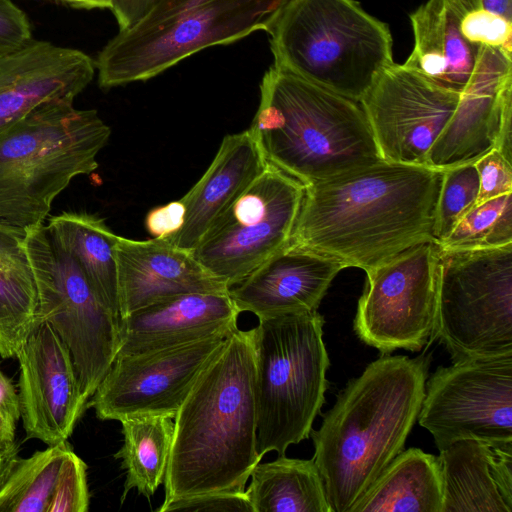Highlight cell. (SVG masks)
<instances>
[{
  "instance_id": "9a60e30c",
  "label": "cell",
  "mask_w": 512,
  "mask_h": 512,
  "mask_svg": "<svg viewBox=\"0 0 512 512\" xmlns=\"http://www.w3.org/2000/svg\"><path fill=\"white\" fill-rule=\"evenodd\" d=\"M459 93L393 63L360 104L383 160L427 165V154L456 109Z\"/></svg>"
},
{
  "instance_id": "cb8c5ba5",
  "label": "cell",
  "mask_w": 512,
  "mask_h": 512,
  "mask_svg": "<svg viewBox=\"0 0 512 512\" xmlns=\"http://www.w3.org/2000/svg\"><path fill=\"white\" fill-rule=\"evenodd\" d=\"M476 0H428L409 15L413 49L403 63L434 84L461 93L474 70L479 46L461 33L464 13Z\"/></svg>"
},
{
  "instance_id": "f546056e",
  "label": "cell",
  "mask_w": 512,
  "mask_h": 512,
  "mask_svg": "<svg viewBox=\"0 0 512 512\" xmlns=\"http://www.w3.org/2000/svg\"><path fill=\"white\" fill-rule=\"evenodd\" d=\"M71 448L64 441L19 458L0 489V512H48L62 462Z\"/></svg>"
},
{
  "instance_id": "2e32d148",
  "label": "cell",
  "mask_w": 512,
  "mask_h": 512,
  "mask_svg": "<svg viewBox=\"0 0 512 512\" xmlns=\"http://www.w3.org/2000/svg\"><path fill=\"white\" fill-rule=\"evenodd\" d=\"M512 53L480 45L454 114L427 154V165L474 163L492 149L512 162Z\"/></svg>"
},
{
  "instance_id": "ee69618b",
  "label": "cell",
  "mask_w": 512,
  "mask_h": 512,
  "mask_svg": "<svg viewBox=\"0 0 512 512\" xmlns=\"http://www.w3.org/2000/svg\"><path fill=\"white\" fill-rule=\"evenodd\" d=\"M52 1L62 3V0H52Z\"/></svg>"
},
{
  "instance_id": "d6986e66",
  "label": "cell",
  "mask_w": 512,
  "mask_h": 512,
  "mask_svg": "<svg viewBox=\"0 0 512 512\" xmlns=\"http://www.w3.org/2000/svg\"><path fill=\"white\" fill-rule=\"evenodd\" d=\"M119 318L155 302L187 293H228L192 251L166 239L118 236L115 247Z\"/></svg>"
},
{
  "instance_id": "4316f807",
  "label": "cell",
  "mask_w": 512,
  "mask_h": 512,
  "mask_svg": "<svg viewBox=\"0 0 512 512\" xmlns=\"http://www.w3.org/2000/svg\"><path fill=\"white\" fill-rule=\"evenodd\" d=\"M48 220L52 238L74 258L102 304L119 318L114 252L118 235L94 214L63 212Z\"/></svg>"
},
{
  "instance_id": "30bf717a",
  "label": "cell",
  "mask_w": 512,
  "mask_h": 512,
  "mask_svg": "<svg viewBox=\"0 0 512 512\" xmlns=\"http://www.w3.org/2000/svg\"><path fill=\"white\" fill-rule=\"evenodd\" d=\"M25 246L37 288L35 319L47 322L67 346L89 399L116 358L119 318L45 225L25 229Z\"/></svg>"
},
{
  "instance_id": "83f0119b",
  "label": "cell",
  "mask_w": 512,
  "mask_h": 512,
  "mask_svg": "<svg viewBox=\"0 0 512 512\" xmlns=\"http://www.w3.org/2000/svg\"><path fill=\"white\" fill-rule=\"evenodd\" d=\"M244 490L253 512H331L323 480L312 459L258 463Z\"/></svg>"
},
{
  "instance_id": "5b68a950",
  "label": "cell",
  "mask_w": 512,
  "mask_h": 512,
  "mask_svg": "<svg viewBox=\"0 0 512 512\" xmlns=\"http://www.w3.org/2000/svg\"><path fill=\"white\" fill-rule=\"evenodd\" d=\"M110 127L94 109L72 101L44 103L0 133V221L43 224L54 199L97 167Z\"/></svg>"
},
{
  "instance_id": "ffe728a7",
  "label": "cell",
  "mask_w": 512,
  "mask_h": 512,
  "mask_svg": "<svg viewBox=\"0 0 512 512\" xmlns=\"http://www.w3.org/2000/svg\"><path fill=\"white\" fill-rule=\"evenodd\" d=\"M240 311L228 293H187L119 318L117 355L182 345L238 329ZM116 355V356H117Z\"/></svg>"
},
{
  "instance_id": "4fadbf2b",
  "label": "cell",
  "mask_w": 512,
  "mask_h": 512,
  "mask_svg": "<svg viewBox=\"0 0 512 512\" xmlns=\"http://www.w3.org/2000/svg\"><path fill=\"white\" fill-rule=\"evenodd\" d=\"M417 420L438 450L465 438L512 442V353L439 367L426 380Z\"/></svg>"
},
{
  "instance_id": "277c9868",
  "label": "cell",
  "mask_w": 512,
  "mask_h": 512,
  "mask_svg": "<svg viewBox=\"0 0 512 512\" xmlns=\"http://www.w3.org/2000/svg\"><path fill=\"white\" fill-rule=\"evenodd\" d=\"M266 160L304 185L381 160L360 104L271 65L248 128Z\"/></svg>"
},
{
  "instance_id": "484cf974",
  "label": "cell",
  "mask_w": 512,
  "mask_h": 512,
  "mask_svg": "<svg viewBox=\"0 0 512 512\" xmlns=\"http://www.w3.org/2000/svg\"><path fill=\"white\" fill-rule=\"evenodd\" d=\"M37 288L25 230L0 221V356L16 357L34 324Z\"/></svg>"
},
{
  "instance_id": "3957f363",
  "label": "cell",
  "mask_w": 512,
  "mask_h": 512,
  "mask_svg": "<svg viewBox=\"0 0 512 512\" xmlns=\"http://www.w3.org/2000/svg\"><path fill=\"white\" fill-rule=\"evenodd\" d=\"M424 356H382L338 393L311 430L314 461L331 512H350L403 450L425 393Z\"/></svg>"
},
{
  "instance_id": "74e56055",
  "label": "cell",
  "mask_w": 512,
  "mask_h": 512,
  "mask_svg": "<svg viewBox=\"0 0 512 512\" xmlns=\"http://www.w3.org/2000/svg\"><path fill=\"white\" fill-rule=\"evenodd\" d=\"M20 418L18 392L12 380L1 369L0 363V454L18 447L15 438Z\"/></svg>"
},
{
  "instance_id": "ba28073f",
  "label": "cell",
  "mask_w": 512,
  "mask_h": 512,
  "mask_svg": "<svg viewBox=\"0 0 512 512\" xmlns=\"http://www.w3.org/2000/svg\"><path fill=\"white\" fill-rule=\"evenodd\" d=\"M324 318L291 312L258 318L253 329L257 450L285 455L309 438L325 402L330 362L323 341Z\"/></svg>"
},
{
  "instance_id": "603a6c76",
  "label": "cell",
  "mask_w": 512,
  "mask_h": 512,
  "mask_svg": "<svg viewBox=\"0 0 512 512\" xmlns=\"http://www.w3.org/2000/svg\"><path fill=\"white\" fill-rule=\"evenodd\" d=\"M439 452L442 512H512V442L465 438Z\"/></svg>"
},
{
  "instance_id": "d4e9b609",
  "label": "cell",
  "mask_w": 512,
  "mask_h": 512,
  "mask_svg": "<svg viewBox=\"0 0 512 512\" xmlns=\"http://www.w3.org/2000/svg\"><path fill=\"white\" fill-rule=\"evenodd\" d=\"M438 457L419 448L402 450L350 512H442Z\"/></svg>"
},
{
  "instance_id": "f1b7e54d",
  "label": "cell",
  "mask_w": 512,
  "mask_h": 512,
  "mask_svg": "<svg viewBox=\"0 0 512 512\" xmlns=\"http://www.w3.org/2000/svg\"><path fill=\"white\" fill-rule=\"evenodd\" d=\"M172 417L163 414H142L120 420L123 446L114 455L121 459L126 481L121 502L128 492L150 498L164 483L174 435Z\"/></svg>"
},
{
  "instance_id": "60d3db41",
  "label": "cell",
  "mask_w": 512,
  "mask_h": 512,
  "mask_svg": "<svg viewBox=\"0 0 512 512\" xmlns=\"http://www.w3.org/2000/svg\"><path fill=\"white\" fill-rule=\"evenodd\" d=\"M477 8L498 14L512 21V0H476Z\"/></svg>"
},
{
  "instance_id": "7402d4cb",
  "label": "cell",
  "mask_w": 512,
  "mask_h": 512,
  "mask_svg": "<svg viewBox=\"0 0 512 512\" xmlns=\"http://www.w3.org/2000/svg\"><path fill=\"white\" fill-rule=\"evenodd\" d=\"M267 163L258 140L249 129L225 136L206 172L181 198L185 205L182 228L166 240L193 251Z\"/></svg>"
},
{
  "instance_id": "ab89813d",
  "label": "cell",
  "mask_w": 512,
  "mask_h": 512,
  "mask_svg": "<svg viewBox=\"0 0 512 512\" xmlns=\"http://www.w3.org/2000/svg\"><path fill=\"white\" fill-rule=\"evenodd\" d=\"M159 0H112V11L119 30H125L142 19Z\"/></svg>"
},
{
  "instance_id": "5bb4252c",
  "label": "cell",
  "mask_w": 512,
  "mask_h": 512,
  "mask_svg": "<svg viewBox=\"0 0 512 512\" xmlns=\"http://www.w3.org/2000/svg\"><path fill=\"white\" fill-rule=\"evenodd\" d=\"M228 335L117 355L89 403L100 420L163 414L174 419L193 383Z\"/></svg>"
},
{
  "instance_id": "836d02e7",
  "label": "cell",
  "mask_w": 512,
  "mask_h": 512,
  "mask_svg": "<svg viewBox=\"0 0 512 512\" xmlns=\"http://www.w3.org/2000/svg\"><path fill=\"white\" fill-rule=\"evenodd\" d=\"M460 30L470 43L499 48L512 53V21L484 10L473 8L464 13Z\"/></svg>"
},
{
  "instance_id": "e575fe53",
  "label": "cell",
  "mask_w": 512,
  "mask_h": 512,
  "mask_svg": "<svg viewBox=\"0 0 512 512\" xmlns=\"http://www.w3.org/2000/svg\"><path fill=\"white\" fill-rule=\"evenodd\" d=\"M159 512H253L245 491L204 493L163 503Z\"/></svg>"
},
{
  "instance_id": "ac0fdd59",
  "label": "cell",
  "mask_w": 512,
  "mask_h": 512,
  "mask_svg": "<svg viewBox=\"0 0 512 512\" xmlns=\"http://www.w3.org/2000/svg\"><path fill=\"white\" fill-rule=\"evenodd\" d=\"M95 71L86 53L47 41L0 53V133L44 103L73 102Z\"/></svg>"
},
{
  "instance_id": "7a4b0ae2",
  "label": "cell",
  "mask_w": 512,
  "mask_h": 512,
  "mask_svg": "<svg viewBox=\"0 0 512 512\" xmlns=\"http://www.w3.org/2000/svg\"><path fill=\"white\" fill-rule=\"evenodd\" d=\"M253 329H236L202 369L174 417L163 503L245 490L257 450Z\"/></svg>"
},
{
  "instance_id": "8fae6325",
  "label": "cell",
  "mask_w": 512,
  "mask_h": 512,
  "mask_svg": "<svg viewBox=\"0 0 512 512\" xmlns=\"http://www.w3.org/2000/svg\"><path fill=\"white\" fill-rule=\"evenodd\" d=\"M305 186L271 163L216 220L195 258L229 288L285 248Z\"/></svg>"
},
{
  "instance_id": "b9f144b4",
  "label": "cell",
  "mask_w": 512,
  "mask_h": 512,
  "mask_svg": "<svg viewBox=\"0 0 512 512\" xmlns=\"http://www.w3.org/2000/svg\"><path fill=\"white\" fill-rule=\"evenodd\" d=\"M18 452V447H16L10 452L0 454V489L8 479L20 458Z\"/></svg>"
},
{
  "instance_id": "9c48e42d",
  "label": "cell",
  "mask_w": 512,
  "mask_h": 512,
  "mask_svg": "<svg viewBox=\"0 0 512 512\" xmlns=\"http://www.w3.org/2000/svg\"><path fill=\"white\" fill-rule=\"evenodd\" d=\"M452 362L512 353V243L439 246L434 333Z\"/></svg>"
},
{
  "instance_id": "d6a6232c",
  "label": "cell",
  "mask_w": 512,
  "mask_h": 512,
  "mask_svg": "<svg viewBox=\"0 0 512 512\" xmlns=\"http://www.w3.org/2000/svg\"><path fill=\"white\" fill-rule=\"evenodd\" d=\"M87 465L71 448L62 462L48 512H87Z\"/></svg>"
},
{
  "instance_id": "6da1fadb",
  "label": "cell",
  "mask_w": 512,
  "mask_h": 512,
  "mask_svg": "<svg viewBox=\"0 0 512 512\" xmlns=\"http://www.w3.org/2000/svg\"><path fill=\"white\" fill-rule=\"evenodd\" d=\"M444 169L381 160L307 184L286 247L312 251L365 272L435 242Z\"/></svg>"
},
{
  "instance_id": "8d00e7d4",
  "label": "cell",
  "mask_w": 512,
  "mask_h": 512,
  "mask_svg": "<svg viewBox=\"0 0 512 512\" xmlns=\"http://www.w3.org/2000/svg\"><path fill=\"white\" fill-rule=\"evenodd\" d=\"M32 40L25 12L12 0H0V53L19 49Z\"/></svg>"
},
{
  "instance_id": "d590c367",
  "label": "cell",
  "mask_w": 512,
  "mask_h": 512,
  "mask_svg": "<svg viewBox=\"0 0 512 512\" xmlns=\"http://www.w3.org/2000/svg\"><path fill=\"white\" fill-rule=\"evenodd\" d=\"M479 176L475 205L512 193V162L492 149L474 162Z\"/></svg>"
},
{
  "instance_id": "52a82bcc",
  "label": "cell",
  "mask_w": 512,
  "mask_h": 512,
  "mask_svg": "<svg viewBox=\"0 0 512 512\" xmlns=\"http://www.w3.org/2000/svg\"><path fill=\"white\" fill-rule=\"evenodd\" d=\"M287 0H159L99 52L103 89L149 80L193 54L266 31Z\"/></svg>"
},
{
  "instance_id": "7bdbcfd3",
  "label": "cell",
  "mask_w": 512,
  "mask_h": 512,
  "mask_svg": "<svg viewBox=\"0 0 512 512\" xmlns=\"http://www.w3.org/2000/svg\"><path fill=\"white\" fill-rule=\"evenodd\" d=\"M62 4L80 9H110L112 0H62Z\"/></svg>"
},
{
  "instance_id": "7c38bea8",
  "label": "cell",
  "mask_w": 512,
  "mask_h": 512,
  "mask_svg": "<svg viewBox=\"0 0 512 512\" xmlns=\"http://www.w3.org/2000/svg\"><path fill=\"white\" fill-rule=\"evenodd\" d=\"M439 245H416L366 272L354 331L383 354L421 350L434 333Z\"/></svg>"
},
{
  "instance_id": "8992f818",
  "label": "cell",
  "mask_w": 512,
  "mask_h": 512,
  "mask_svg": "<svg viewBox=\"0 0 512 512\" xmlns=\"http://www.w3.org/2000/svg\"><path fill=\"white\" fill-rule=\"evenodd\" d=\"M265 32L274 65L356 102L395 63L388 25L356 0H287Z\"/></svg>"
},
{
  "instance_id": "44dd1931",
  "label": "cell",
  "mask_w": 512,
  "mask_h": 512,
  "mask_svg": "<svg viewBox=\"0 0 512 512\" xmlns=\"http://www.w3.org/2000/svg\"><path fill=\"white\" fill-rule=\"evenodd\" d=\"M345 266L312 251L285 247L229 289L241 312L257 318L317 311L333 279Z\"/></svg>"
},
{
  "instance_id": "4dcf8cb0",
  "label": "cell",
  "mask_w": 512,
  "mask_h": 512,
  "mask_svg": "<svg viewBox=\"0 0 512 512\" xmlns=\"http://www.w3.org/2000/svg\"><path fill=\"white\" fill-rule=\"evenodd\" d=\"M512 243V193L474 206L438 245L467 250L500 247Z\"/></svg>"
},
{
  "instance_id": "1f68e13d",
  "label": "cell",
  "mask_w": 512,
  "mask_h": 512,
  "mask_svg": "<svg viewBox=\"0 0 512 512\" xmlns=\"http://www.w3.org/2000/svg\"><path fill=\"white\" fill-rule=\"evenodd\" d=\"M479 176L474 163L444 169L437 202L435 240L441 243L475 205Z\"/></svg>"
},
{
  "instance_id": "e0dca14e",
  "label": "cell",
  "mask_w": 512,
  "mask_h": 512,
  "mask_svg": "<svg viewBox=\"0 0 512 512\" xmlns=\"http://www.w3.org/2000/svg\"><path fill=\"white\" fill-rule=\"evenodd\" d=\"M16 357L26 439L48 446L67 441L88 401L69 349L47 322L35 319Z\"/></svg>"
},
{
  "instance_id": "f35d334b",
  "label": "cell",
  "mask_w": 512,
  "mask_h": 512,
  "mask_svg": "<svg viewBox=\"0 0 512 512\" xmlns=\"http://www.w3.org/2000/svg\"><path fill=\"white\" fill-rule=\"evenodd\" d=\"M185 205L181 199L153 208L145 218L147 232L156 239H168L183 226Z\"/></svg>"
}]
</instances>
